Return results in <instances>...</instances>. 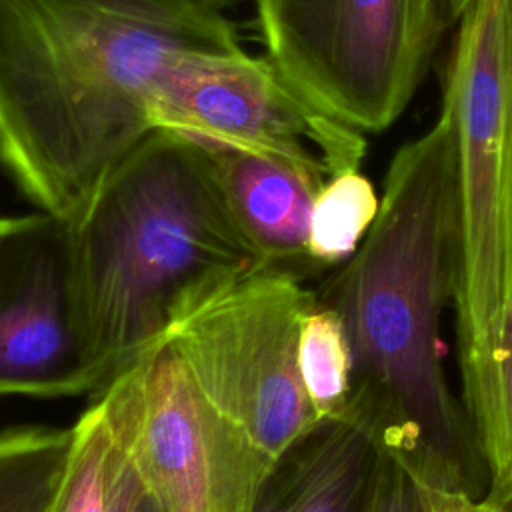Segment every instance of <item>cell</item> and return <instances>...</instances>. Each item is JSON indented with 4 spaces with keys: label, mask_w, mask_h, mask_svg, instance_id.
Masks as SVG:
<instances>
[{
    "label": "cell",
    "mask_w": 512,
    "mask_h": 512,
    "mask_svg": "<svg viewBox=\"0 0 512 512\" xmlns=\"http://www.w3.org/2000/svg\"><path fill=\"white\" fill-rule=\"evenodd\" d=\"M458 212L456 128L442 108L394 154L374 224L314 292L340 316L354 354L346 422L362 426L412 480L484 496L488 470L442 364Z\"/></svg>",
    "instance_id": "6da1fadb"
},
{
    "label": "cell",
    "mask_w": 512,
    "mask_h": 512,
    "mask_svg": "<svg viewBox=\"0 0 512 512\" xmlns=\"http://www.w3.org/2000/svg\"><path fill=\"white\" fill-rule=\"evenodd\" d=\"M244 50L210 0H0V168L72 222L154 128L172 52Z\"/></svg>",
    "instance_id": "7a4b0ae2"
},
{
    "label": "cell",
    "mask_w": 512,
    "mask_h": 512,
    "mask_svg": "<svg viewBox=\"0 0 512 512\" xmlns=\"http://www.w3.org/2000/svg\"><path fill=\"white\" fill-rule=\"evenodd\" d=\"M70 224L78 332L102 388L260 258L234 224L212 158L154 128Z\"/></svg>",
    "instance_id": "3957f363"
},
{
    "label": "cell",
    "mask_w": 512,
    "mask_h": 512,
    "mask_svg": "<svg viewBox=\"0 0 512 512\" xmlns=\"http://www.w3.org/2000/svg\"><path fill=\"white\" fill-rule=\"evenodd\" d=\"M508 0L460 14L442 108L458 152L454 312L462 406L488 460L498 438L500 368L512 320V234L504 168V26Z\"/></svg>",
    "instance_id": "277c9868"
},
{
    "label": "cell",
    "mask_w": 512,
    "mask_h": 512,
    "mask_svg": "<svg viewBox=\"0 0 512 512\" xmlns=\"http://www.w3.org/2000/svg\"><path fill=\"white\" fill-rule=\"evenodd\" d=\"M316 292L262 268L166 336L206 398L274 462L316 418L298 368V334Z\"/></svg>",
    "instance_id": "5b68a950"
},
{
    "label": "cell",
    "mask_w": 512,
    "mask_h": 512,
    "mask_svg": "<svg viewBox=\"0 0 512 512\" xmlns=\"http://www.w3.org/2000/svg\"><path fill=\"white\" fill-rule=\"evenodd\" d=\"M96 398L164 512H252L274 462L206 398L168 338Z\"/></svg>",
    "instance_id": "8992f818"
},
{
    "label": "cell",
    "mask_w": 512,
    "mask_h": 512,
    "mask_svg": "<svg viewBox=\"0 0 512 512\" xmlns=\"http://www.w3.org/2000/svg\"><path fill=\"white\" fill-rule=\"evenodd\" d=\"M266 58L316 108L358 132L386 130L430 52L412 0H254Z\"/></svg>",
    "instance_id": "52a82bcc"
},
{
    "label": "cell",
    "mask_w": 512,
    "mask_h": 512,
    "mask_svg": "<svg viewBox=\"0 0 512 512\" xmlns=\"http://www.w3.org/2000/svg\"><path fill=\"white\" fill-rule=\"evenodd\" d=\"M152 128L204 148L320 160L328 174L360 168L362 132L306 100L268 60L246 50L172 52L148 102Z\"/></svg>",
    "instance_id": "ba28073f"
},
{
    "label": "cell",
    "mask_w": 512,
    "mask_h": 512,
    "mask_svg": "<svg viewBox=\"0 0 512 512\" xmlns=\"http://www.w3.org/2000/svg\"><path fill=\"white\" fill-rule=\"evenodd\" d=\"M76 322L70 224L0 216V396L98 394Z\"/></svg>",
    "instance_id": "9c48e42d"
},
{
    "label": "cell",
    "mask_w": 512,
    "mask_h": 512,
    "mask_svg": "<svg viewBox=\"0 0 512 512\" xmlns=\"http://www.w3.org/2000/svg\"><path fill=\"white\" fill-rule=\"evenodd\" d=\"M206 152L230 216L262 268L302 280L318 276L308 258V228L314 198L330 176L326 166L316 158L242 148Z\"/></svg>",
    "instance_id": "30bf717a"
},
{
    "label": "cell",
    "mask_w": 512,
    "mask_h": 512,
    "mask_svg": "<svg viewBox=\"0 0 512 512\" xmlns=\"http://www.w3.org/2000/svg\"><path fill=\"white\" fill-rule=\"evenodd\" d=\"M376 454L362 426L318 422L274 460L252 512H362Z\"/></svg>",
    "instance_id": "8fae6325"
},
{
    "label": "cell",
    "mask_w": 512,
    "mask_h": 512,
    "mask_svg": "<svg viewBox=\"0 0 512 512\" xmlns=\"http://www.w3.org/2000/svg\"><path fill=\"white\" fill-rule=\"evenodd\" d=\"M142 490L102 400L94 398L72 426L68 462L46 512H132Z\"/></svg>",
    "instance_id": "7c38bea8"
},
{
    "label": "cell",
    "mask_w": 512,
    "mask_h": 512,
    "mask_svg": "<svg viewBox=\"0 0 512 512\" xmlns=\"http://www.w3.org/2000/svg\"><path fill=\"white\" fill-rule=\"evenodd\" d=\"M298 368L316 418L346 422L354 396V354L340 316L318 298L300 322Z\"/></svg>",
    "instance_id": "4fadbf2b"
},
{
    "label": "cell",
    "mask_w": 512,
    "mask_h": 512,
    "mask_svg": "<svg viewBox=\"0 0 512 512\" xmlns=\"http://www.w3.org/2000/svg\"><path fill=\"white\" fill-rule=\"evenodd\" d=\"M70 428L0 430V512H46L64 474Z\"/></svg>",
    "instance_id": "5bb4252c"
},
{
    "label": "cell",
    "mask_w": 512,
    "mask_h": 512,
    "mask_svg": "<svg viewBox=\"0 0 512 512\" xmlns=\"http://www.w3.org/2000/svg\"><path fill=\"white\" fill-rule=\"evenodd\" d=\"M380 198L356 168L328 176L318 190L308 228V258L318 274L342 266L376 220Z\"/></svg>",
    "instance_id": "9a60e30c"
},
{
    "label": "cell",
    "mask_w": 512,
    "mask_h": 512,
    "mask_svg": "<svg viewBox=\"0 0 512 512\" xmlns=\"http://www.w3.org/2000/svg\"><path fill=\"white\" fill-rule=\"evenodd\" d=\"M362 512H422L410 474L380 448Z\"/></svg>",
    "instance_id": "2e32d148"
},
{
    "label": "cell",
    "mask_w": 512,
    "mask_h": 512,
    "mask_svg": "<svg viewBox=\"0 0 512 512\" xmlns=\"http://www.w3.org/2000/svg\"><path fill=\"white\" fill-rule=\"evenodd\" d=\"M504 168H506V202L510 220L512 198V0L506 6L504 26Z\"/></svg>",
    "instance_id": "e0dca14e"
},
{
    "label": "cell",
    "mask_w": 512,
    "mask_h": 512,
    "mask_svg": "<svg viewBox=\"0 0 512 512\" xmlns=\"http://www.w3.org/2000/svg\"><path fill=\"white\" fill-rule=\"evenodd\" d=\"M442 4H446V0H412L416 32L428 52H432L436 36L440 32Z\"/></svg>",
    "instance_id": "ac0fdd59"
},
{
    "label": "cell",
    "mask_w": 512,
    "mask_h": 512,
    "mask_svg": "<svg viewBox=\"0 0 512 512\" xmlns=\"http://www.w3.org/2000/svg\"><path fill=\"white\" fill-rule=\"evenodd\" d=\"M132 512H164L162 506L156 502V498L152 494H148L146 490H142L136 506Z\"/></svg>",
    "instance_id": "d6986e66"
},
{
    "label": "cell",
    "mask_w": 512,
    "mask_h": 512,
    "mask_svg": "<svg viewBox=\"0 0 512 512\" xmlns=\"http://www.w3.org/2000/svg\"><path fill=\"white\" fill-rule=\"evenodd\" d=\"M470 2H472V0H446L448 14H450V16H460V14L466 10V6H468Z\"/></svg>",
    "instance_id": "ffe728a7"
},
{
    "label": "cell",
    "mask_w": 512,
    "mask_h": 512,
    "mask_svg": "<svg viewBox=\"0 0 512 512\" xmlns=\"http://www.w3.org/2000/svg\"><path fill=\"white\" fill-rule=\"evenodd\" d=\"M212 4H216L218 8H222V10H228V8H232V6H236V4H240L242 0H210Z\"/></svg>",
    "instance_id": "44dd1931"
},
{
    "label": "cell",
    "mask_w": 512,
    "mask_h": 512,
    "mask_svg": "<svg viewBox=\"0 0 512 512\" xmlns=\"http://www.w3.org/2000/svg\"><path fill=\"white\" fill-rule=\"evenodd\" d=\"M502 506H504V508H502V512H512V498H510L508 502H504Z\"/></svg>",
    "instance_id": "7402d4cb"
},
{
    "label": "cell",
    "mask_w": 512,
    "mask_h": 512,
    "mask_svg": "<svg viewBox=\"0 0 512 512\" xmlns=\"http://www.w3.org/2000/svg\"><path fill=\"white\" fill-rule=\"evenodd\" d=\"M510 234H512V198H510Z\"/></svg>",
    "instance_id": "603a6c76"
}]
</instances>
